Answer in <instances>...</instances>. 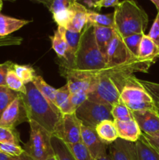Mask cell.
<instances>
[{"label":"cell","mask_w":159,"mask_h":160,"mask_svg":"<svg viewBox=\"0 0 159 160\" xmlns=\"http://www.w3.org/2000/svg\"><path fill=\"white\" fill-rule=\"evenodd\" d=\"M26 93L23 99L27 113L28 121L33 120L53 134L59 123L61 113L35 87L33 82L25 84Z\"/></svg>","instance_id":"6da1fadb"},{"label":"cell","mask_w":159,"mask_h":160,"mask_svg":"<svg viewBox=\"0 0 159 160\" xmlns=\"http://www.w3.org/2000/svg\"><path fill=\"white\" fill-rule=\"evenodd\" d=\"M115 28L122 38L134 34H144L148 16L134 0H123L115 7Z\"/></svg>","instance_id":"7a4b0ae2"},{"label":"cell","mask_w":159,"mask_h":160,"mask_svg":"<svg viewBox=\"0 0 159 160\" xmlns=\"http://www.w3.org/2000/svg\"><path fill=\"white\" fill-rule=\"evenodd\" d=\"M106 59L97 45L94 27L86 23L72 68L86 71H96L105 68Z\"/></svg>","instance_id":"3957f363"},{"label":"cell","mask_w":159,"mask_h":160,"mask_svg":"<svg viewBox=\"0 0 159 160\" xmlns=\"http://www.w3.org/2000/svg\"><path fill=\"white\" fill-rule=\"evenodd\" d=\"M31 129L30 139L24 145L25 152L33 160H45L55 156L51 144L52 134L33 120L28 121Z\"/></svg>","instance_id":"277c9868"},{"label":"cell","mask_w":159,"mask_h":160,"mask_svg":"<svg viewBox=\"0 0 159 160\" xmlns=\"http://www.w3.org/2000/svg\"><path fill=\"white\" fill-rule=\"evenodd\" d=\"M120 100L132 112L157 110L154 100L139 84L137 78L136 82L126 84L123 88L120 94Z\"/></svg>","instance_id":"5b68a950"},{"label":"cell","mask_w":159,"mask_h":160,"mask_svg":"<svg viewBox=\"0 0 159 160\" xmlns=\"http://www.w3.org/2000/svg\"><path fill=\"white\" fill-rule=\"evenodd\" d=\"M112 107L87 99L76 109L75 113L83 125L95 129L104 120H114L111 112Z\"/></svg>","instance_id":"8992f818"},{"label":"cell","mask_w":159,"mask_h":160,"mask_svg":"<svg viewBox=\"0 0 159 160\" xmlns=\"http://www.w3.org/2000/svg\"><path fill=\"white\" fill-rule=\"evenodd\" d=\"M98 81L95 88L90 92L88 99L101 104L112 106L115 103L120 102V94L122 90L116 85L109 77L96 70Z\"/></svg>","instance_id":"52a82bcc"},{"label":"cell","mask_w":159,"mask_h":160,"mask_svg":"<svg viewBox=\"0 0 159 160\" xmlns=\"http://www.w3.org/2000/svg\"><path fill=\"white\" fill-rule=\"evenodd\" d=\"M60 67L62 68V75L66 79V84L71 93L80 91L90 93L95 88L98 81V74L95 71H86L65 67Z\"/></svg>","instance_id":"ba28073f"},{"label":"cell","mask_w":159,"mask_h":160,"mask_svg":"<svg viewBox=\"0 0 159 160\" xmlns=\"http://www.w3.org/2000/svg\"><path fill=\"white\" fill-rule=\"evenodd\" d=\"M81 128L82 123L75 112L61 114L53 135L66 144H76L81 142Z\"/></svg>","instance_id":"9c48e42d"},{"label":"cell","mask_w":159,"mask_h":160,"mask_svg":"<svg viewBox=\"0 0 159 160\" xmlns=\"http://www.w3.org/2000/svg\"><path fill=\"white\" fill-rule=\"evenodd\" d=\"M24 122H28V117L23 94H20L5 109L0 118V126L16 129L18 125Z\"/></svg>","instance_id":"30bf717a"},{"label":"cell","mask_w":159,"mask_h":160,"mask_svg":"<svg viewBox=\"0 0 159 160\" xmlns=\"http://www.w3.org/2000/svg\"><path fill=\"white\" fill-rule=\"evenodd\" d=\"M133 59H137V58L134 57L131 54V52L125 45L123 38L118 34L115 30V35L112 40L111 41L108 48L106 67L120 65Z\"/></svg>","instance_id":"8fae6325"},{"label":"cell","mask_w":159,"mask_h":160,"mask_svg":"<svg viewBox=\"0 0 159 160\" xmlns=\"http://www.w3.org/2000/svg\"><path fill=\"white\" fill-rule=\"evenodd\" d=\"M81 142L87 147L95 160L107 155L108 145L100 138L94 128L82 124Z\"/></svg>","instance_id":"7c38bea8"},{"label":"cell","mask_w":159,"mask_h":160,"mask_svg":"<svg viewBox=\"0 0 159 160\" xmlns=\"http://www.w3.org/2000/svg\"><path fill=\"white\" fill-rule=\"evenodd\" d=\"M133 119L138 124L142 134H154L159 133V114L157 110L132 112Z\"/></svg>","instance_id":"4fadbf2b"},{"label":"cell","mask_w":159,"mask_h":160,"mask_svg":"<svg viewBox=\"0 0 159 160\" xmlns=\"http://www.w3.org/2000/svg\"><path fill=\"white\" fill-rule=\"evenodd\" d=\"M109 156L112 160H138L135 142L119 138L109 145Z\"/></svg>","instance_id":"5bb4252c"},{"label":"cell","mask_w":159,"mask_h":160,"mask_svg":"<svg viewBox=\"0 0 159 160\" xmlns=\"http://www.w3.org/2000/svg\"><path fill=\"white\" fill-rule=\"evenodd\" d=\"M114 123L119 138L131 142H136L141 136V131L134 119L125 121L114 120Z\"/></svg>","instance_id":"9a60e30c"},{"label":"cell","mask_w":159,"mask_h":160,"mask_svg":"<svg viewBox=\"0 0 159 160\" xmlns=\"http://www.w3.org/2000/svg\"><path fill=\"white\" fill-rule=\"evenodd\" d=\"M93 27L97 45L106 59L108 48L111 41L112 40L114 35H115V28L100 26ZM106 63H107V62H106Z\"/></svg>","instance_id":"2e32d148"},{"label":"cell","mask_w":159,"mask_h":160,"mask_svg":"<svg viewBox=\"0 0 159 160\" xmlns=\"http://www.w3.org/2000/svg\"><path fill=\"white\" fill-rule=\"evenodd\" d=\"M52 49L61 61H65L69 54V46L65 37V28L58 26L54 34L50 37Z\"/></svg>","instance_id":"e0dca14e"},{"label":"cell","mask_w":159,"mask_h":160,"mask_svg":"<svg viewBox=\"0 0 159 160\" xmlns=\"http://www.w3.org/2000/svg\"><path fill=\"white\" fill-rule=\"evenodd\" d=\"M140 59L153 63L159 58V48L148 35L143 34L140 44L139 56Z\"/></svg>","instance_id":"ac0fdd59"},{"label":"cell","mask_w":159,"mask_h":160,"mask_svg":"<svg viewBox=\"0 0 159 160\" xmlns=\"http://www.w3.org/2000/svg\"><path fill=\"white\" fill-rule=\"evenodd\" d=\"M72 6L74 12L71 22L65 29L73 32H82L87 23V13L88 9L76 1H73Z\"/></svg>","instance_id":"d6986e66"},{"label":"cell","mask_w":159,"mask_h":160,"mask_svg":"<svg viewBox=\"0 0 159 160\" xmlns=\"http://www.w3.org/2000/svg\"><path fill=\"white\" fill-rule=\"evenodd\" d=\"M30 20L14 18L0 13V36H9L30 23Z\"/></svg>","instance_id":"ffe728a7"},{"label":"cell","mask_w":159,"mask_h":160,"mask_svg":"<svg viewBox=\"0 0 159 160\" xmlns=\"http://www.w3.org/2000/svg\"><path fill=\"white\" fill-rule=\"evenodd\" d=\"M70 94L71 92L67 84L56 89L55 106L60 111L61 114L73 113L76 112L70 102Z\"/></svg>","instance_id":"44dd1931"},{"label":"cell","mask_w":159,"mask_h":160,"mask_svg":"<svg viewBox=\"0 0 159 160\" xmlns=\"http://www.w3.org/2000/svg\"><path fill=\"white\" fill-rule=\"evenodd\" d=\"M97 134L100 138L105 142L108 145L115 142L118 138L116 128L114 123V120H104L97 125L95 128Z\"/></svg>","instance_id":"7402d4cb"},{"label":"cell","mask_w":159,"mask_h":160,"mask_svg":"<svg viewBox=\"0 0 159 160\" xmlns=\"http://www.w3.org/2000/svg\"><path fill=\"white\" fill-rule=\"evenodd\" d=\"M87 23L92 26L108 27L115 28L114 13L101 14L90 9H87Z\"/></svg>","instance_id":"603a6c76"},{"label":"cell","mask_w":159,"mask_h":160,"mask_svg":"<svg viewBox=\"0 0 159 160\" xmlns=\"http://www.w3.org/2000/svg\"><path fill=\"white\" fill-rule=\"evenodd\" d=\"M138 160H159V155L141 134L135 142Z\"/></svg>","instance_id":"cb8c5ba5"},{"label":"cell","mask_w":159,"mask_h":160,"mask_svg":"<svg viewBox=\"0 0 159 160\" xmlns=\"http://www.w3.org/2000/svg\"><path fill=\"white\" fill-rule=\"evenodd\" d=\"M51 144L57 160H76L67 144L55 135H51Z\"/></svg>","instance_id":"d4e9b609"},{"label":"cell","mask_w":159,"mask_h":160,"mask_svg":"<svg viewBox=\"0 0 159 160\" xmlns=\"http://www.w3.org/2000/svg\"><path fill=\"white\" fill-rule=\"evenodd\" d=\"M33 83L35 85V87L38 89L39 92L44 95V97L51 103V106L55 109L59 110V109L55 106L56 89L47 84L45 80L43 79V78L40 75H36L34 81H33Z\"/></svg>","instance_id":"484cf974"},{"label":"cell","mask_w":159,"mask_h":160,"mask_svg":"<svg viewBox=\"0 0 159 160\" xmlns=\"http://www.w3.org/2000/svg\"><path fill=\"white\" fill-rule=\"evenodd\" d=\"M6 86L14 92H19L23 95L26 93V86L24 83L17 76L13 68L10 69L6 75Z\"/></svg>","instance_id":"4316f807"},{"label":"cell","mask_w":159,"mask_h":160,"mask_svg":"<svg viewBox=\"0 0 159 160\" xmlns=\"http://www.w3.org/2000/svg\"><path fill=\"white\" fill-rule=\"evenodd\" d=\"M111 112H112L113 120L125 121V120H129L133 119L132 111L122 101L118 102L112 106Z\"/></svg>","instance_id":"83f0119b"},{"label":"cell","mask_w":159,"mask_h":160,"mask_svg":"<svg viewBox=\"0 0 159 160\" xmlns=\"http://www.w3.org/2000/svg\"><path fill=\"white\" fill-rule=\"evenodd\" d=\"M12 68L24 84L33 82L34 78L37 75L34 68L29 65H18L14 63Z\"/></svg>","instance_id":"f1b7e54d"},{"label":"cell","mask_w":159,"mask_h":160,"mask_svg":"<svg viewBox=\"0 0 159 160\" xmlns=\"http://www.w3.org/2000/svg\"><path fill=\"white\" fill-rule=\"evenodd\" d=\"M20 94L7 87H0V118L7 106Z\"/></svg>","instance_id":"f546056e"},{"label":"cell","mask_w":159,"mask_h":160,"mask_svg":"<svg viewBox=\"0 0 159 160\" xmlns=\"http://www.w3.org/2000/svg\"><path fill=\"white\" fill-rule=\"evenodd\" d=\"M76 160H95L82 142L76 144H67Z\"/></svg>","instance_id":"4dcf8cb0"},{"label":"cell","mask_w":159,"mask_h":160,"mask_svg":"<svg viewBox=\"0 0 159 160\" xmlns=\"http://www.w3.org/2000/svg\"><path fill=\"white\" fill-rule=\"evenodd\" d=\"M0 142L20 145V134L16 129L0 126Z\"/></svg>","instance_id":"1f68e13d"},{"label":"cell","mask_w":159,"mask_h":160,"mask_svg":"<svg viewBox=\"0 0 159 160\" xmlns=\"http://www.w3.org/2000/svg\"><path fill=\"white\" fill-rule=\"evenodd\" d=\"M143 34H134L126 38H123V40L126 46L127 47L131 54L136 58H138L139 56L140 44Z\"/></svg>","instance_id":"d6a6232c"},{"label":"cell","mask_w":159,"mask_h":160,"mask_svg":"<svg viewBox=\"0 0 159 160\" xmlns=\"http://www.w3.org/2000/svg\"><path fill=\"white\" fill-rule=\"evenodd\" d=\"M73 12H74V11H73V8L71 5V6L69 9H64V10L60 11V12L52 14L53 20L57 23L58 26L66 28L68 25L70 24V22H71Z\"/></svg>","instance_id":"836d02e7"},{"label":"cell","mask_w":159,"mask_h":160,"mask_svg":"<svg viewBox=\"0 0 159 160\" xmlns=\"http://www.w3.org/2000/svg\"><path fill=\"white\" fill-rule=\"evenodd\" d=\"M73 0H48L46 7L52 14L67 9L71 6Z\"/></svg>","instance_id":"e575fe53"},{"label":"cell","mask_w":159,"mask_h":160,"mask_svg":"<svg viewBox=\"0 0 159 160\" xmlns=\"http://www.w3.org/2000/svg\"><path fill=\"white\" fill-rule=\"evenodd\" d=\"M138 82L147 92L149 93L154 100V102L159 103V84L158 83L151 82L148 81H143L138 79Z\"/></svg>","instance_id":"d590c367"},{"label":"cell","mask_w":159,"mask_h":160,"mask_svg":"<svg viewBox=\"0 0 159 160\" xmlns=\"http://www.w3.org/2000/svg\"><path fill=\"white\" fill-rule=\"evenodd\" d=\"M0 152L4 154L9 155L11 156H20L24 154L25 151L20 145H13L9 143H3L0 142Z\"/></svg>","instance_id":"8d00e7d4"},{"label":"cell","mask_w":159,"mask_h":160,"mask_svg":"<svg viewBox=\"0 0 159 160\" xmlns=\"http://www.w3.org/2000/svg\"><path fill=\"white\" fill-rule=\"evenodd\" d=\"M88 92L84 91H80L70 94V102L75 110H76V109L79 108L86 100L88 99Z\"/></svg>","instance_id":"74e56055"},{"label":"cell","mask_w":159,"mask_h":160,"mask_svg":"<svg viewBox=\"0 0 159 160\" xmlns=\"http://www.w3.org/2000/svg\"><path fill=\"white\" fill-rule=\"evenodd\" d=\"M147 35L151 38V40L156 44V45L159 48V10L157 11L155 20H154Z\"/></svg>","instance_id":"f35d334b"},{"label":"cell","mask_w":159,"mask_h":160,"mask_svg":"<svg viewBox=\"0 0 159 160\" xmlns=\"http://www.w3.org/2000/svg\"><path fill=\"white\" fill-rule=\"evenodd\" d=\"M13 65L14 63L11 61L0 64V87H7L6 81V75L8 71L13 67Z\"/></svg>","instance_id":"ab89813d"},{"label":"cell","mask_w":159,"mask_h":160,"mask_svg":"<svg viewBox=\"0 0 159 160\" xmlns=\"http://www.w3.org/2000/svg\"><path fill=\"white\" fill-rule=\"evenodd\" d=\"M23 42L21 37L17 36H0V47L11 46V45H19Z\"/></svg>","instance_id":"60d3db41"},{"label":"cell","mask_w":159,"mask_h":160,"mask_svg":"<svg viewBox=\"0 0 159 160\" xmlns=\"http://www.w3.org/2000/svg\"><path fill=\"white\" fill-rule=\"evenodd\" d=\"M142 135L144 137V138L150 144V145L155 150L156 152L159 155V133L150 134V135L142 134Z\"/></svg>","instance_id":"b9f144b4"},{"label":"cell","mask_w":159,"mask_h":160,"mask_svg":"<svg viewBox=\"0 0 159 160\" xmlns=\"http://www.w3.org/2000/svg\"><path fill=\"white\" fill-rule=\"evenodd\" d=\"M119 0H99L97 2L94 6V9H96L100 10L101 8H108V7H114L117 6L119 3Z\"/></svg>","instance_id":"7bdbcfd3"},{"label":"cell","mask_w":159,"mask_h":160,"mask_svg":"<svg viewBox=\"0 0 159 160\" xmlns=\"http://www.w3.org/2000/svg\"><path fill=\"white\" fill-rule=\"evenodd\" d=\"M0 160H33L30 156H27L26 152L20 156H11L9 155L4 154V153L0 152Z\"/></svg>","instance_id":"ee69618b"},{"label":"cell","mask_w":159,"mask_h":160,"mask_svg":"<svg viewBox=\"0 0 159 160\" xmlns=\"http://www.w3.org/2000/svg\"><path fill=\"white\" fill-rule=\"evenodd\" d=\"M73 1L77 2L78 3L83 5V6H85L86 8L90 9H91V8H93L95 3H96L97 2L99 1V0H73Z\"/></svg>","instance_id":"f6af8a7d"},{"label":"cell","mask_w":159,"mask_h":160,"mask_svg":"<svg viewBox=\"0 0 159 160\" xmlns=\"http://www.w3.org/2000/svg\"><path fill=\"white\" fill-rule=\"evenodd\" d=\"M31 1L36 3H41V4H43L45 6H47V3H48V0H31Z\"/></svg>","instance_id":"bcb514c9"},{"label":"cell","mask_w":159,"mask_h":160,"mask_svg":"<svg viewBox=\"0 0 159 160\" xmlns=\"http://www.w3.org/2000/svg\"><path fill=\"white\" fill-rule=\"evenodd\" d=\"M96 160H112V159H111V156H109L108 154H107L106 156H102V157L99 158V159H98Z\"/></svg>","instance_id":"7dc6e473"},{"label":"cell","mask_w":159,"mask_h":160,"mask_svg":"<svg viewBox=\"0 0 159 160\" xmlns=\"http://www.w3.org/2000/svg\"><path fill=\"white\" fill-rule=\"evenodd\" d=\"M151 1L154 3V5L155 6L156 9H157V10L158 11L159 10V0H151Z\"/></svg>","instance_id":"c3c4849f"},{"label":"cell","mask_w":159,"mask_h":160,"mask_svg":"<svg viewBox=\"0 0 159 160\" xmlns=\"http://www.w3.org/2000/svg\"><path fill=\"white\" fill-rule=\"evenodd\" d=\"M45 160H57V159H56V157L55 156H51V157H50V158H48V159H45Z\"/></svg>","instance_id":"681fc988"},{"label":"cell","mask_w":159,"mask_h":160,"mask_svg":"<svg viewBox=\"0 0 159 160\" xmlns=\"http://www.w3.org/2000/svg\"><path fill=\"white\" fill-rule=\"evenodd\" d=\"M2 6H3V1L2 0H0V12H1L2 9Z\"/></svg>","instance_id":"f907efd6"},{"label":"cell","mask_w":159,"mask_h":160,"mask_svg":"<svg viewBox=\"0 0 159 160\" xmlns=\"http://www.w3.org/2000/svg\"><path fill=\"white\" fill-rule=\"evenodd\" d=\"M155 104H156V108H157V113L159 114V103L155 102Z\"/></svg>","instance_id":"816d5d0a"},{"label":"cell","mask_w":159,"mask_h":160,"mask_svg":"<svg viewBox=\"0 0 159 160\" xmlns=\"http://www.w3.org/2000/svg\"><path fill=\"white\" fill-rule=\"evenodd\" d=\"M2 1H4V0H2ZM7 1H15V0H7Z\"/></svg>","instance_id":"f5cc1de1"}]
</instances>
